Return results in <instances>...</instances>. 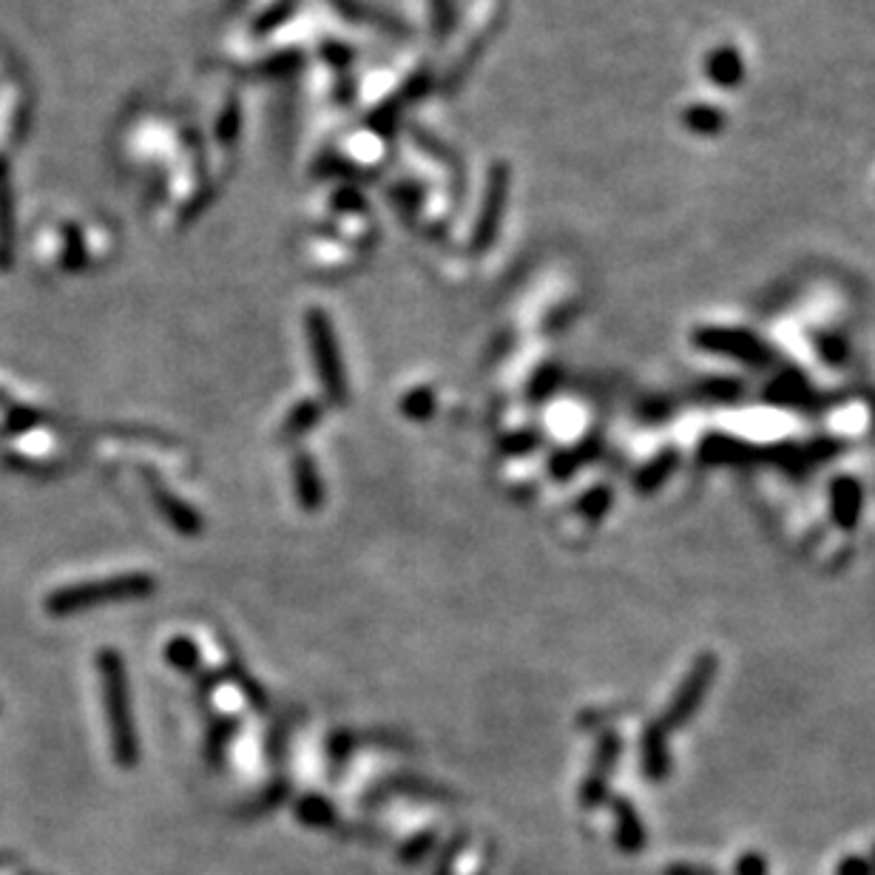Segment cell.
Here are the masks:
<instances>
[{"label":"cell","instance_id":"cell-15","mask_svg":"<svg viewBox=\"0 0 875 875\" xmlns=\"http://www.w3.org/2000/svg\"><path fill=\"white\" fill-rule=\"evenodd\" d=\"M740 875H765V864H762V858L756 856L745 858V862L740 864Z\"/></svg>","mask_w":875,"mask_h":875},{"label":"cell","instance_id":"cell-6","mask_svg":"<svg viewBox=\"0 0 875 875\" xmlns=\"http://www.w3.org/2000/svg\"><path fill=\"white\" fill-rule=\"evenodd\" d=\"M12 191H9V168L7 160H0V268H9L12 262Z\"/></svg>","mask_w":875,"mask_h":875},{"label":"cell","instance_id":"cell-17","mask_svg":"<svg viewBox=\"0 0 875 875\" xmlns=\"http://www.w3.org/2000/svg\"><path fill=\"white\" fill-rule=\"evenodd\" d=\"M668 875H714L711 869H694V867H674Z\"/></svg>","mask_w":875,"mask_h":875},{"label":"cell","instance_id":"cell-8","mask_svg":"<svg viewBox=\"0 0 875 875\" xmlns=\"http://www.w3.org/2000/svg\"><path fill=\"white\" fill-rule=\"evenodd\" d=\"M683 123L685 129L694 131L700 137H716L722 129H725V114H722L716 105H691V109L683 111Z\"/></svg>","mask_w":875,"mask_h":875},{"label":"cell","instance_id":"cell-3","mask_svg":"<svg viewBox=\"0 0 875 875\" xmlns=\"http://www.w3.org/2000/svg\"><path fill=\"white\" fill-rule=\"evenodd\" d=\"M308 342L310 355H313L315 375L322 381L324 393L333 404L348 401V379H344L342 355H339V344H335L333 324L322 310H310L308 313Z\"/></svg>","mask_w":875,"mask_h":875},{"label":"cell","instance_id":"cell-13","mask_svg":"<svg viewBox=\"0 0 875 875\" xmlns=\"http://www.w3.org/2000/svg\"><path fill=\"white\" fill-rule=\"evenodd\" d=\"M430 3H432V20H435L441 32H446L452 20V0H430Z\"/></svg>","mask_w":875,"mask_h":875},{"label":"cell","instance_id":"cell-5","mask_svg":"<svg viewBox=\"0 0 875 875\" xmlns=\"http://www.w3.org/2000/svg\"><path fill=\"white\" fill-rule=\"evenodd\" d=\"M503 202H506V168H503V171H501V168H497L495 174H492L490 197H486V205H483L481 222H477L475 248H486L492 242V239H495L497 222H501Z\"/></svg>","mask_w":875,"mask_h":875},{"label":"cell","instance_id":"cell-16","mask_svg":"<svg viewBox=\"0 0 875 875\" xmlns=\"http://www.w3.org/2000/svg\"><path fill=\"white\" fill-rule=\"evenodd\" d=\"M838 875H869V867L864 862H856V858H853V862L842 864V873Z\"/></svg>","mask_w":875,"mask_h":875},{"label":"cell","instance_id":"cell-2","mask_svg":"<svg viewBox=\"0 0 875 875\" xmlns=\"http://www.w3.org/2000/svg\"><path fill=\"white\" fill-rule=\"evenodd\" d=\"M157 589L151 574H125V577L114 580H100V583H80V586H69L54 592L52 597L46 600V609L52 614H71L83 612L91 605H105V603H123V600L145 597Z\"/></svg>","mask_w":875,"mask_h":875},{"label":"cell","instance_id":"cell-10","mask_svg":"<svg viewBox=\"0 0 875 875\" xmlns=\"http://www.w3.org/2000/svg\"><path fill=\"white\" fill-rule=\"evenodd\" d=\"M168 660L177 665L180 671H191L193 665H197V648H193L191 640H171V645H168Z\"/></svg>","mask_w":875,"mask_h":875},{"label":"cell","instance_id":"cell-1","mask_svg":"<svg viewBox=\"0 0 875 875\" xmlns=\"http://www.w3.org/2000/svg\"><path fill=\"white\" fill-rule=\"evenodd\" d=\"M100 680H103V705L105 720H109L111 747H114V762L120 767L137 765V731L131 720V696L129 680H125L123 656L117 651H103L100 654Z\"/></svg>","mask_w":875,"mask_h":875},{"label":"cell","instance_id":"cell-11","mask_svg":"<svg viewBox=\"0 0 875 875\" xmlns=\"http://www.w3.org/2000/svg\"><path fill=\"white\" fill-rule=\"evenodd\" d=\"M299 818L308 824H313V827H319V824H328L330 818H333V811L328 807V802H319V798H304L302 805H299Z\"/></svg>","mask_w":875,"mask_h":875},{"label":"cell","instance_id":"cell-4","mask_svg":"<svg viewBox=\"0 0 875 875\" xmlns=\"http://www.w3.org/2000/svg\"><path fill=\"white\" fill-rule=\"evenodd\" d=\"M705 74L720 89H736L745 80V63L734 46H716L714 52L705 58Z\"/></svg>","mask_w":875,"mask_h":875},{"label":"cell","instance_id":"cell-12","mask_svg":"<svg viewBox=\"0 0 875 875\" xmlns=\"http://www.w3.org/2000/svg\"><path fill=\"white\" fill-rule=\"evenodd\" d=\"M315 419H319V410H315V404L304 401V404H299V410H293V415H290L284 432H288V435H296V432H304L308 426H313Z\"/></svg>","mask_w":875,"mask_h":875},{"label":"cell","instance_id":"cell-9","mask_svg":"<svg viewBox=\"0 0 875 875\" xmlns=\"http://www.w3.org/2000/svg\"><path fill=\"white\" fill-rule=\"evenodd\" d=\"M157 503H160L162 512H165V515L171 517V521H174V526L182 529V534H197V529H200V521H197V517H193L191 512H188V506L182 509L180 503L171 501V497H168V495H157Z\"/></svg>","mask_w":875,"mask_h":875},{"label":"cell","instance_id":"cell-7","mask_svg":"<svg viewBox=\"0 0 875 875\" xmlns=\"http://www.w3.org/2000/svg\"><path fill=\"white\" fill-rule=\"evenodd\" d=\"M293 477H296L299 501L304 503L308 512H315V506L322 503L324 492L322 483H319V472H315L313 461H310L308 455H296V461H293Z\"/></svg>","mask_w":875,"mask_h":875},{"label":"cell","instance_id":"cell-14","mask_svg":"<svg viewBox=\"0 0 875 875\" xmlns=\"http://www.w3.org/2000/svg\"><path fill=\"white\" fill-rule=\"evenodd\" d=\"M410 415H426V412L432 410V395L430 393H415L410 401H406L404 406Z\"/></svg>","mask_w":875,"mask_h":875}]
</instances>
